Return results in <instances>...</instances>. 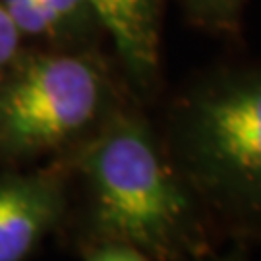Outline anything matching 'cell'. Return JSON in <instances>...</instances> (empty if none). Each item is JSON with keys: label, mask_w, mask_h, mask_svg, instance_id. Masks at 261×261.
Listing matches in <instances>:
<instances>
[{"label": "cell", "mask_w": 261, "mask_h": 261, "mask_svg": "<svg viewBox=\"0 0 261 261\" xmlns=\"http://www.w3.org/2000/svg\"><path fill=\"white\" fill-rule=\"evenodd\" d=\"M60 161L70 188L60 234L74 250L114 240L140 248L153 261H184L223 244L136 103L122 105Z\"/></svg>", "instance_id": "obj_1"}, {"label": "cell", "mask_w": 261, "mask_h": 261, "mask_svg": "<svg viewBox=\"0 0 261 261\" xmlns=\"http://www.w3.org/2000/svg\"><path fill=\"white\" fill-rule=\"evenodd\" d=\"M161 140L219 240L261 244V64L221 68L188 85Z\"/></svg>", "instance_id": "obj_2"}, {"label": "cell", "mask_w": 261, "mask_h": 261, "mask_svg": "<svg viewBox=\"0 0 261 261\" xmlns=\"http://www.w3.org/2000/svg\"><path fill=\"white\" fill-rule=\"evenodd\" d=\"M128 101L95 53L23 50L0 74V163L66 157Z\"/></svg>", "instance_id": "obj_3"}, {"label": "cell", "mask_w": 261, "mask_h": 261, "mask_svg": "<svg viewBox=\"0 0 261 261\" xmlns=\"http://www.w3.org/2000/svg\"><path fill=\"white\" fill-rule=\"evenodd\" d=\"M68 203V170L60 159L0 172V261L33 259L48 236L62 232Z\"/></svg>", "instance_id": "obj_4"}, {"label": "cell", "mask_w": 261, "mask_h": 261, "mask_svg": "<svg viewBox=\"0 0 261 261\" xmlns=\"http://www.w3.org/2000/svg\"><path fill=\"white\" fill-rule=\"evenodd\" d=\"M109 33L132 93L155 91L161 72L163 0H89Z\"/></svg>", "instance_id": "obj_5"}, {"label": "cell", "mask_w": 261, "mask_h": 261, "mask_svg": "<svg viewBox=\"0 0 261 261\" xmlns=\"http://www.w3.org/2000/svg\"><path fill=\"white\" fill-rule=\"evenodd\" d=\"M56 31L58 43L85 41L103 31L101 19L89 0H39Z\"/></svg>", "instance_id": "obj_6"}, {"label": "cell", "mask_w": 261, "mask_h": 261, "mask_svg": "<svg viewBox=\"0 0 261 261\" xmlns=\"http://www.w3.org/2000/svg\"><path fill=\"white\" fill-rule=\"evenodd\" d=\"M188 18L217 33H236L246 0H182Z\"/></svg>", "instance_id": "obj_7"}, {"label": "cell", "mask_w": 261, "mask_h": 261, "mask_svg": "<svg viewBox=\"0 0 261 261\" xmlns=\"http://www.w3.org/2000/svg\"><path fill=\"white\" fill-rule=\"evenodd\" d=\"M0 6L16 23L23 39H43L58 43L55 28L39 0H0Z\"/></svg>", "instance_id": "obj_8"}, {"label": "cell", "mask_w": 261, "mask_h": 261, "mask_svg": "<svg viewBox=\"0 0 261 261\" xmlns=\"http://www.w3.org/2000/svg\"><path fill=\"white\" fill-rule=\"evenodd\" d=\"M82 261H153L140 248L126 242H93L75 248Z\"/></svg>", "instance_id": "obj_9"}, {"label": "cell", "mask_w": 261, "mask_h": 261, "mask_svg": "<svg viewBox=\"0 0 261 261\" xmlns=\"http://www.w3.org/2000/svg\"><path fill=\"white\" fill-rule=\"evenodd\" d=\"M21 45H23V35L0 6V74L8 70L21 56L23 53Z\"/></svg>", "instance_id": "obj_10"}, {"label": "cell", "mask_w": 261, "mask_h": 261, "mask_svg": "<svg viewBox=\"0 0 261 261\" xmlns=\"http://www.w3.org/2000/svg\"><path fill=\"white\" fill-rule=\"evenodd\" d=\"M248 252H250L248 246H244V244H232V248L224 253L215 250L211 253H205V255H199V257H192V259H184V261H250Z\"/></svg>", "instance_id": "obj_11"}]
</instances>
